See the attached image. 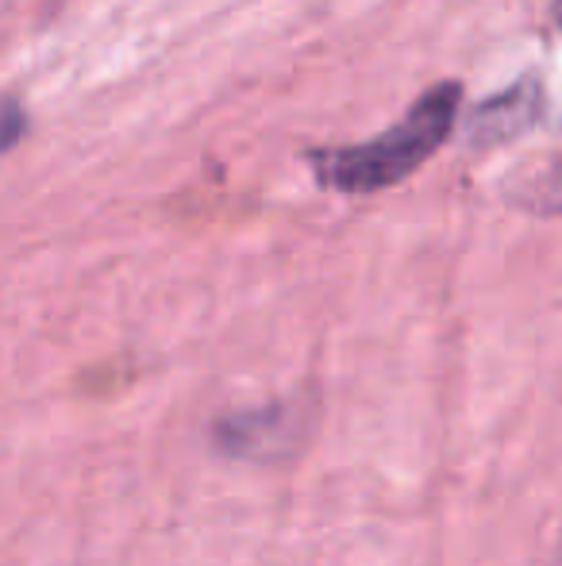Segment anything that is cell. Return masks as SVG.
<instances>
[{
    "label": "cell",
    "instance_id": "cell-1",
    "mask_svg": "<svg viewBox=\"0 0 562 566\" xmlns=\"http://www.w3.org/2000/svg\"><path fill=\"white\" fill-rule=\"evenodd\" d=\"M458 101H463V90L455 82H443L427 90L390 132L374 135L370 143H354V147L312 150L308 163H312L320 186L336 189V193L362 197L390 189L439 150V143L455 127Z\"/></svg>",
    "mask_w": 562,
    "mask_h": 566
},
{
    "label": "cell",
    "instance_id": "cell-2",
    "mask_svg": "<svg viewBox=\"0 0 562 566\" xmlns=\"http://www.w3.org/2000/svg\"><path fill=\"white\" fill-rule=\"evenodd\" d=\"M536 97H540L536 85L520 82L509 97H497V101H489V105H481L478 116H474V135H478V139H501V135H512L517 127H524L528 119H532Z\"/></svg>",
    "mask_w": 562,
    "mask_h": 566
},
{
    "label": "cell",
    "instance_id": "cell-3",
    "mask_svg": "<svg viewBox=\"0 0 562 566\" xmlns=\"http://www.w3.org/2000/svg\"><path fill=\"white\" fill-rule=\"evenodd\" d=\"M520 205H528L532 212H562V158L543 170H532L528 178H520Z\"/></svg>",
    "mask_w": 562,
    "mask_h": 566
},
{
    "label": "cell",
    "instance_id": "cell-4",
    "mask_svg": "<svg viewBox=\"0 0 562 566\" xmlns=\"http://www.w3.org/2000/svg\"><path fill=\"white\" fill-rule=\"evenodd\" d=\"M20 127H23V113H20V105H15V97H8V105H4V147L8 150L20 139Z\"/></svg>",
    "mask_w": 562,
    "mask_h": 566
},
{
    "label": "cell",
    "instance_id": "cell-5",
    "mask_svg": "<svg viewBox=\"0 0 562 566\" xmlns=\"http://www.w3.org/2000/svg\"><path fill=\"white\" fill-rule=\"evenodd\" d=\"M551 15H555V20H559V28H562V0H555V4H551Z\"/></svg>",
    "mask_w": 562,
    "mask_h": 566
}]
</instances>
